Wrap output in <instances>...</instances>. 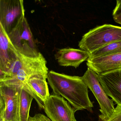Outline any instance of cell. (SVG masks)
Listing matches in <instances>:
<instances>
[{
	"label": "cell",
	"instance_id": "18",
	"mask_svg": "<svg viewBox=\"0 0 121 121\" xmlns=\"http://www.w3.org/2000/svg\"><path fill=\"white\" fill-rule=\"evenodd\" d=\"M121 14V0H117L116 6L113 10L112 15Z\"/></svg>",
	"mask_w": 121,
	"mask_h": 121
},
{
	"label": "cell",
	"instance_id": "14",
	"mask_svg": "<svg viewBox=\"0 0 121 121\" xmlns=\"http://www.w3.org/2000/svg\"><path fill=\"white\" fill-rule=\"evenodd\" d=\"M17 86L19 87L20 121H28L30 117L29 112L31 104L34 98L22 86Z\"/></svg>",
	"mask_w": 121,
	"mask_h": 121
},
{
	"label": "cell",
	"instance_id": "12",
	"mask_svg": "<svg viewBox=\"0 0 121 121\" xmlns=\"http://www.w3.org/2000/svg\"><path fill=\"white\" fill-rule=\"evenodd\" d=\"M19 53L0 25V70L7 73Z\"/></svg>",
	"mask_w": 121,
	"mask_h": 121
},
{
	"label": "cell",
	"instance_id": "15",
	"mask_svg": "<svg viewBox=\"0 0 121 121\" xmlns=\"http://www.w3.org/2000/svg\"><path fill=\"white\" fill-rule=\"evenodd\" d=\"M121 52V41L109 44L90 53L89 58L106 56Z\"/></svg>",
	"mask_w": 121,
	"mask_h": 121
},
{
	"label": "cell",
	"instance_id": "19",
	"mask_svg": "<svg viewBox=\"0 0 121 121\" xmlns=\"http://www.w3.org/2000/svg\"><path fill=\"white\" fill-rule=\"evenodd\" d=\"M112 17H113L114 21L115 22L121 25V14L113 15Z\"/></svg>",
	"mask_w": 121,
	"mask_h": 121
},
{
	"label": "cell",
	"instance_id": "3",
	"mask_svg": "<svg viewBox=\"0 0 121 121\" xmlns=\"http://www.w3.org/2000/svg\"><path fill=\"white\" fill-rule=\"evenodd\" d=\"M121 41V27L104 24L90 30L78 43L80 49L92 53L109 44Z\"/></svg>",
	"mask_w": 121,
	"mask_h": 121
},
{
	"label": "cell",
	"instance_id": "11",
	"mask_svg": "<svg viewBox=\"0 0 121 121\" xmlns=\"http://www.w3.org/2000/svg\"><path fill=\"white\" fill-rule=\"evenodd\" d=\"M87 61L88 68L98 75L116 70L121 69V52L106 56L89 58Z\"/></svg>",
	"mask_w": 121,
	"mask_h": 121
},
{
	"label": "cell",
	"instance_id": "20",
	"mask_svg": "<svg viewBox=\"0 0 121 121\" xmlns=\"http://www.w3.org/2000/svg\"><path fill=\"white\" fill-rule=\"evenodd\" d=\"M0 121H5L4 117H0Z\"/></svg>",
	"mask_w": 121,
	"mask_h": 121
},
{
	"label": "cell",
	"instance_id": "6",
	"mask_svg": "<svg viewBox=\"0 0 121 121\" xmlns=\"http://www.w3.org/2000/svg\"><path fill=\"white\" fill-rule=\"evenodd\" d=\"M25 14L23 0H0V25L8 34L25 17Z\"/></svg>",
	"mask_w": 121,
	"mask_h": 121
},
{
	"label": "cell",
	"instance_id": "10",
	"mask_svg": "<svg viewBox=\"0 0 121 121\" xmlns=\"http://www.w3.org/2000/svg\"><path fill=\"white\" fill-rule=\"evenodd\" d=\"M54 56L60 66H72L77 68L83 62L87 60L90 54L87 52L80 49L67 48L59 49Z\"/></svg>",
	"mask_w": 121,
	"mask_h": 121
},
{
	"label": "cell",
	"instance_id": "9",
	"mask_svg": "<svg viewBox=\"0 0 121 121\" xmlns=\"http://www.w3.org/2000/svg\"><path fill=\"white\" fill-rule=\"evenodd\" d=\"M98 79L108 96L121 105V69L98 74Z\"/></svg>",
	"mask_w": 121,
	"mask_h": 121
},
{
	"label": "cell",
	"instance_id": "16",
	"mask_svg": "<svg viewBox=\"0 0 121 121\" xmlns=\"http://www.w3.org/2000/svg\"><path fill=\"white\" fill-rule=\"evenodd\" d=\"M106 121H121V105H117L112 115Z\"/></svg>",
	"mask_w": 121,
	"mask_h": 121
},
{
	"label": "cell",
	"instance_id": "7",
	"mask_svg": "<svg viewBox=\"0 0 121 121\" xmlns=\"http://www.w3.org/2000/svg\"><path fill=\"white\" fill-rule=\"evenodd\" d=\"M44 112L51 121H77L75 111L61 96L50 95L44 102Z\"/></svg>",
	"mask_w": 121,
	"mask_h": 121
},
{
	"label": "cell",
	"instance_id": "5",
	"mask_svg": "<svg viewBox=\"0 0 121 121\" xmlns=\"http://www.w3.org/2000/svg\"><path fill=\"white\" fill-rule=\"evenodd\" d=\"M82 78L99 103L101 113L99 115V121H107L112 115L115 108L113 100L108 98L100 84L98 74L88 68Z\"/></svg>",
	"mask_w": 121,
	"mask_h": 121
},
{
	"label": "cell",
	"instance_id": "13",
	"mask_svg": "<svg viewBox=\"0 0 121 121\" xmlns=\"http://www.w3.org/2000/svg\"><path fill=\"white\" fill-rule=\"evenodd\" d=\"M47 79L34 77L21 86L34 97L41 109H44V102L50 95Z\"/></svg>",
	"mask_w": 121,
	"mask_h": 121
},
{
	"label": "cell",
	"instance_id": "4",
	"mask_svg": "<svg viewBox=\"0 0 121 121\" xmlns=\"http://www.w3.org/2000/svg\"><path fill=\"white\" fill-rule=\"evenodd\" d=\"M8 36L13 45L21 54L28 57H36L41 54L26 17L22 19Z\"/></svg>",
	"mask_w": 121,
	"mask_h": 121
},
{
	"label": "cell",
	"instance_id": "1",
	"mask_svg": "<svg viewBox=\"0 0 121 121\" xmlns=\"http://www.w3.org/2000/svg\"><path fill=\"white\" fill-rule=\"evenodd\" d=\"M47 79L54 95L67 100L76 111L86 109L92 112L93 105L88 96V88L82 77L51 70Z\"/></svg>",
	"mask_w": 121,
	"mask_h": 121
},
{
	"label": "cell",
	"instance_id": "8",
	"mask_svg": "<svg viewBox=\"0 0 121 121\" xmlns=\"http://www.w3.org/2000/svg\"><path fill=\"white\" fill-rule=\"evenodd\" d=\"M0 93L5 104V121H20L18 86L0 83Z\"/></svg>",
	"mask_w": 121,
	"mask_h": 121
},
{
	"label": "cell",
	"instance_id": "2",
	"mask_svg": "<svg viewBox=\"0 0 121 121\" xmlns=\"http://www.w3.org/2000/svg\"><path fill=\"white\" fill-rule=\"evenodd\" d=\"M48 72L46 60L41 53L37 57H30L19 53L8 72L10 78L0 83L21 86L34 77L47 78Z\"/></svg>",
	"mask_w": 121,
	"mask_h": 121
},
{
	"label": "cell",
	"instance_id": "17",
	"mask_svg": "<svg viewBox=\"0 0 121 121\" xmlns=\"http://www.w3.org/2000/svg\"><path fill=\"white\" fill-rule=\"evenodd\" d=\"M28 121H51V120L41 114H36L33 117H30Z\"/></svg>",
	"mask_w": 121,
	"mask_h": 121
}]
</instances>
